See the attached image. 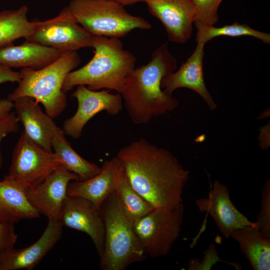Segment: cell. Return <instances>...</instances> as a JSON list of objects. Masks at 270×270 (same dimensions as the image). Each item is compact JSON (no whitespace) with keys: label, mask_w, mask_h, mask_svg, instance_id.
<instances>
[{"label":"cell","mask_w":270,"mask_h":270,"mask_svg":"<svg viewBox=\"0 0 270 270\" xmlns=\"http://www.w3.org/2000/svg\"><path fill=\"white\" fill-rule=\"evenodd\" d=\"M116 156L132 188L154 208L182 204L190 172L170 150L142 138L122 147Z\"/></svg>","instance_id":"cell-1"},{"label":"cell","mask_w":270,"mask_h":270,"mask_svg":"<svg viewBox=\"0 0 270 270\" xmlns=\"http://www.w3.org/2000/svg\"><path fill=\"white\" fill-rule=\"evenodd\" d=\"M176 68V58L164 44L153 52L147 64L136 68L128 76L120 94L134 124H148L177 107L176 98L161 88L162 78Z\"/></svg>","instance_id":"cell-2"},{"label":"cell","mask_w":270,"mask_h":270,"mask_svg":"<svg viewBox=\"0 0 270 270\" xmlns=\"http://www.w3.org/2000/svg\"><path fill=\"white\" fill-rule=\"evenodd\" d=\"M94 55L86 64L70 72L62 90L66 93L78 85L91 90H112L121 94L126 80L136 68V58L124 49L120 38L93 36Z\"/></svg>","instance_id":"cell-3"},{"label":"cell","mask_w":270,"mask_h":270,"mask_svg":"<svg viewBox=\"0 0 270 270\" xmlns=\"http://www.w3.org/2000/svg\"><path fill=\"white\" fill-rule=\"evenodd\" d=\"M80 62L77 51H68L42 68H22L18 86L7 98L14 102L20 97H31L41 103L46 113L54 119L67 106L66 93L62 90L64 80Z\"/></svg>","instance_id":"cell-4"},{"label":"cell","mask_w":270,"mask_h":270,"mask_svg":"<svg viewBox=\"0 0 270 270\" xmlns=\"http://www.w3.org/2000/svg\"><path fill=\"white\" fill-rule=\"evenodd\" d=\"M105 234L100 258L102 270H124L131 264L144 260L147 255L134 229V222L122 210L112 192L100 208Z\"/></svg>","instance_id":"cell-5"},{"label":"cell","mask_w":270,"mask_h":270,"mask_svg":"<svg viewBox=\"0 0 270 270\" xmlns=\"http://www.w3.org/2000/svg\"><path fill=\"white\" fill-rule=\"evenodd\" d=\"M68 7L76 22L92 36L120 38L135 29L152 28L146 20L131 14L112 0H71Z\"/></svg>","instance_id":"cell-6"},{"label":"cell","mask_w":270,"mask_h":270,"mask_svg":"<svg viewBox=\"0 0 270 270\" xmlns=\"http://www.w3.org/2000/svg\"><path fill=\"white\" fill-rule=\"evenodd\" d=\"M184 206L154 208L134 222V232L146 253L151 258L168 255L182 231Z\"/></svg>","instance_id":"cell-7"},{"label":"cell","mask_w":270,"mask_h":270,"mask_svg":"<svg viewBox=\"0 0 270 270\" xmlns=\"http://www.w3.org/2000/svg\"><path fill=\"white\" fill-rule=\"evenodd\" d=\"M60 164L53 151L40 148L23 130L14 149L6 176L26 190L40 184Z\"/></svg>","instance_id":"cell-8"},{"label":"cell","mask_w":270,"mask_h":270,"mask_svg":"<svg viewBox=\"0 0 270 270\" xmlns=\"http://www.w3.org/2000/svg\"><path fill=\"white\" fill-rule=\"evenodd\" d=\"M35 28L26 41L65 52L92 47V36L76 22L68 6L58 15L45 21H36Z\"/></svg>","instance_id":"cell-9"},{"label":"cell","mask_w":270,"mask_h":270,"mask_svg":"<svg viewBox=\"0 0 270 270\" xmlns=\"http://www.w3.org/2000/svg\"><path fill=\"white\" fill-rule=\"evenodd\" d=\"M72 96L78 102L77 110L64 120L62 130L66 135L74 139L80 138L85 125L98 112L106 111L110 116H116L122 109L121 94L111 93L110 90H94L78 85Z\"/></svg>","instance_id":"cell-10"},{"label":"cell","mask_w":270,"mask_h":270,"mask_svg":"<svg viewBox=\"0 0 270 270\" xmlns=\"http://www.w3.org/2000/svg\"><path fill=\"white\" fill-rule=\"evenodd\" d=\"M58 222L62 226L87 234L92 241L100 258L102 256L105 230L100 208L85 198L67 195Z\"/></svg>","instance_id":"cell-11"},{"label":"cell","mask_w":270,"mask_h":270,"mask_svg":"<svg viewBox=\"0 0 270 270\" xmlns=\"http://www.w3.org/2000/svg\"><path fill=\"white\" fill-rule=\"evenodd\" d=\"M150 12L165 28L168 40L186 43L192 36L196 8L194 0H146Z\"/></svg>","instance_id":"cell-12"},{"label":"cell","mask_w":270,"mask_h":270,"mask_svg":"<svg viewBox=\"0 0 270 270\" xmlns=\"http://www.w3.org/2000/svg\"><path fill=\"white\" fill-rule=\"evenodd\" d=\"M78 180L75 174L60 164L40 184L26 189V194L30 204L48 220L58 221L68 184Z\"/></svg>","instance_id":"cell-13"},{"label":"cell","mask_w":270,"mask_h":270,"mask_svg":"<svg viewBox=\"0 0 270 270\" xmlns=\"http://www.w3.org/2000/svg\"><path fill=\"white\" fill-rule=\"evenodd\" d=\"M199 211L210 214L220 234L226 238L234 230L246 226H258L241 213L231 200L227 186L216 180L206 198L195 201Z\"/></svg>","instance_id":"cell-14"},{"label":"cell","mask_w":270,"mask_h":270,"mask_svg":"<svg viewBox=\"0 0 270 270\" xmlns=\"http://www.w3.org/2000/svg\"><path fill=\"white\" fill-rule=\"evenodd\" d=\"M62 226L58 221L48 220L40 237L30 246L0 250V270H32L59 241Z\"/></svg>","instance_id":"cell-15"},{"label":"cell","mask_w":270,"mask_h":270,"mask_svg":"<svg viewBox=\"0 0 270 270\" xmlns=\"http://www.w3.org/2000/svg\"><path fill=\"white\" fill-rule=\"evenodd\" d=\"M204 46L197 42L196 47L186 61L183 62L178 70L166 75L161 82L163 91L169 94L176 89L188 88L198 94L211 110H215L216 104L205 84L203 64Z\"/></svg>","instance_id":"cell-16"},{"label":"cell","mask_w":270,"mask_h":270,"mask_svg":"<svg viewBox=\"0 0 270 270\" xmlns=\"http://www.w3.org/2000/svg\"><path fill=\"white\" fill-rule=\"evenodd\" d=\"M123 172L120 160L113 157L106 160L100 172L94 176L84 180H73L68 186L67 195L85 198L98 208L114 191L118 180Z\"/></svg>","instance_id":"cell-17"},{"label":"cell","mask_w":270,"mask_h":270,"mask_svg":"<svg viewBox=\"0 0 270 270\" xmlns=\"http://www.w3.org/2000/svg\"><path fill=\"white\" fill-rule=\"evenodd\" d=\"M15 114L27 136L40 148L53 151L52 139L55 122L40 108L36 100L22 96L14 102Z\"/></svg>","instance_id":"cell-18"},{"label":"cell","mask_w":270,"mask_h":270,"mask_svg":"<svg viewBox=\"0 0 270 270\" xmlns=\"http://www.w3.org/2000/svg\"><path fill=\"white\" fill-rule=\"evenodd\" d=\"M36 42L26 41L18 46L0 48V65L9 68H42L58 59L64 53Z\"/></svg>","instance_id":"cell-19"},{"label":"cell","mask_w":270,"mask_h":270,"mask_svg":"<svg viewBox=\"0 0 270 270\" xmlns=\"http://www.w3.org/2000/svg\"><path fill=\"white\" fill-rule=\"evenodd\" d=\"M25 190L6 175L0 181V223L14 224L39 218L40 214L28 201Z\"/></svg>","instance_id":"cell-20"},{"label":"cell","mask_w":270,"mask_h":270,"mask_svg":"<svg viewBox=\"0 0 270 270\" xmlns=\"http://www.w3.org/2000/svg\"><path fill=\"white\" fill-rule=\"evenodd\" d=\"M230 237L238 244L242 253L254 270H270V238L258 226H246L233 231Z\"/></svg>","instance_id":"cell-21"},{"label":"cell","mask_w":270,"mask_h":270,"mask_svg":"<svg viewBox=\"0 0 270 270\" xmlns=\"http://www.w3.org/2000/svg\"><path fill=\"white\" fill-rule=\"evenodd\" d=\"M65 136L62 129L56 124L53 129L52 146L61 164L77 175L78 180H86L98 174L101 167L79 155L72 148Z\"/></svg>","instance_id":"cell-22"},{"label":"cell","mask_w":270,"mask_h":270,"mask_svg":"<svg viewBox=\"0 0 270 270\" xmlns=\"http://www.w3.org/2000/svg\"><path fill=\"white\" fill-rule=\"evenodd\" d=\"M28 12L26 5L0 12V48L13 44L15 40L22 38L26 39L32 33L36 22L28 21Z\"/></svg>","instance_id":"cell-23"},{"label":"cell","mask_w":270,"mask_h":270,"mask_svg":"<svg viewBox=\"0 0 270 270\" xmlns=\"http://www.w3.org/2000/svg\"><path fill=\"white\" fill-rule=\"evenodd\" d=\"M114 192L124 213L133 222L146 216L154 208L132 188L126 176L124 170Z\"/></svg>","instance_id":"cell-24"},{"label":"cell","mask_w":270,"mask_h":270,"mask_svg":"<svg viewBox=\"0 0 270 270\" xmlns=\"http://www.w3.org/2000/svg\"><path fill=\"white\" fill-rule=\"evenodd\" d=\"M197 32L196 40L197 42L206 44L214 38L220 36L238 37L250 36L260 40L264 44H270V34L252 28L246 24H239L237 22L231 24L220 27L214 26L200 24L195 26Z\"/></svg>","instance_id":"cell-25"},{"label":"cell","mask_w":270,"mask_h":270,"mask_svg":"<svg viewBox=\"0 0 270 270\" xmlns=\"http://www.w3.org/2000/svg\"><path fill=\"white\" fill-rule=\"evenodd\" d=\"M196 8L194 25L214 26L218 20V9L223 0H194Z\"/></svg>","instance_id":"cell-26"},{"label":"cell","mask_w":270,"mask_h":270,"mask_svg":"<svg viewBox=\"0 0 270 270\" xmlns=\"http://www.w3.org/2000/svg\"><path fill=\"white\" fill-rule=\"evenodd\" d=\"M260 210L256 222L260 232L270 238V180L268 178L262 190Z\"/></svg>","instance_id":"cell-27"},{"label":"cell","mask_w":270,"mask_h":270,"mask_svg":"<svg viewBox=\"0 0 270 270\" xmlns=\"http://www.w3.org/2000/svg\"><path fill=\"white\" fill-rule=\"evenodd\" d=\"M19 121L15 112H11L8 115L0 119V145L4 138L8 134L18 131ZM3 165V158L0 150V169Z\"/></svg>","instance_id":"cell-28"},{"label":"cell","mask_w":270,"mask_h":270,"mask_svg":"<svg viewBox=\"0 0 270 270\" xmlns=\"http://www.w3.org/2000/svg\"><path fill=\"white\" fill-rule=\"evenodd\" d=\"M18 238L14 224L0 223V250L14 248Z\"/></svg>","instance_id":"cell-29"},{"label":"cell","mask_w":270,"mask_h":270,"mask_svg":"<svg viewBox=\"0 0 270 270\" xmlns=\"http://www.w3.org/2000/svg\"><path fill=\"white\" fill-rule=\"evenodd\" d=\"M20 80V72L12 70L11 68L0 65V84L5 82H18Z\"/></svg>","instance_id":"cell-30"},{"label":"cell","mask_w":270,"mask_h":270,"mask_svg":"<svg viewBox=\"0 0 270 270\" xmlns=\"http://www.w3.org/2000/svg\"><path fill=\"white\" fill-rule=\"evenodd\" d=\"M14 108V102L8 98L0 100V119L8 115Z\"/></svg>","instance_id":"cell-31"},{"label":"cell","mask_w":270,"mask_h":270,"mask_svg":"<svg viewBox=\"0 0 270 270\" xmlns=\"http://www.w3.org/2000/svg\"><path fill=\"white\" fill-rule=\"evenodd\" d=\"M117 2L122 5L125 6H130L138 2H145L146 0H112Z\"/></svg>","instance_id":"cell-32"}]
</instances>
